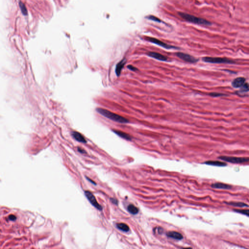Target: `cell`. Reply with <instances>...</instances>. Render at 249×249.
Returning a JSON list of instances; mask_svg holds the SVG:
<instances>
[{
  "label": "cell",
  "instance_id": "6da1fadb",
  "mask_svg": "<svg viewBox=\"0 0 249 249\" xmlns=\"http://www.w3.org/2000/svg\"><path fill=\"white\" fill-rule=\"evenodd\" d=\"M97 111L98 113L101 114V115L114 121L116 122L119 123H128L129 122V120L124 117L122 116L117 114L111 112L106 109L97 108Z\"/></svg>",
  "mask_w": 249,
  "mask_h": 249
},
{
  "label": "cell",
  "instance_id": "7a4b0ae2",
  "mask_svg": "<svg viewBox=\"0 0 249 249\" xmlns=\"http://www.w3.org/2000/svg\"><path fill=\"white\" fill-rule=\"evenodd\" d=\"M179 15L184 20L192 23L199 24V25H206V26L211 25V22H210L208 20L201 18L197 17L190 14H187L185 13L179 12Z\"/></svg>",
  "mask_w": 249,
  "mask_h": 249
},
{
  "label": "cell",
  "instance_id": "3957f363",
  "mask_svg": "<svg viewBox=\"0 0 249 249\" xmlns=\"http://www.w3.org/2000/svg\"><path fill=\"white\" fill-rule=\"evenodd\" d=\"M202 61L204 62L215 64H233L235 63V61L227 58H216L206 56L202 58Z\"/></svg>",
  "mask_w": 249,
  "mask_h": 249
},
{
  "label": "cell",
  "instance_id": "277c9868",
  "mask_svg": "<svg viewBox=\"0 0 249 249\" xmlns=\"http://www.w3.org/2000/svg\"><path fill=\"white\" fill-rule=\"evenodd\" d=\"M218 158L225 162L233 163H243L249 162V158L248 157H236L221 156Z\"/></svg>",
  "mask_w": 249,
  "mask_h": 249
},
{
  "label": "cell",
  "instance_id": "5b68a950",
  "mask_svg": "<svg viewBox=\"0 0 249 249\" xmlns=\"http://www.w3.org/2000/svg\"><path fill=\"white\" fill-rule=\"evenodd\" d=\"M146 40L150 42H152L153 44H155L156 45L160 46L163 47L164 48L167 49L178 48V47L167 44H165V42L161 41L160 40H159L158 39H156V38H154V37H147L146 38Z\"/></svg>",
  "mask_w": 249,
  "mask_h": 249
},
{
  "label": "cell",
  "instance_id": "8992f818",
  "mask_svg": "<svg viewBox=\"0 0 249 249\" xmlns=\"http://www.w3.org/2000/svg\"><path fill=\"white\" fill-rule=\"evenodd\" d=\"M85 195L92 205H93L94 207L99 210L101 211L102 210V207L98 203L95 197L89 191H85Z\"/></svg>",
  "mask_w": 249,
  "mask_h": 249
},
{
  "label": "cell",
  "instance_id": "52a82bcc",
  "mask_svg": "<svg viewBox=\"0 0 249 249\" xmlns=\"http://www.w3.org/2000/svg\"><path fill=\"white\" fill-rule=\"evenodd\" d=\"M176 56L180 58V59H182L183 61H185L186 62L190 63H195L198 62V59L195 58L194 56H192L190 54H185V53H176Z\"/></svg>",
  "mask_w": 249,
  "mask_h": 249
},
{
  "label": "cell",
  "instance_id": "ba28073f",
  "mask_svg": "<svg viewBox=\"0 0 249 249\" xmlns=\"http://www.w3.org/2000/svg\"><path fill=\"white\" fill-rule=\"evenodd\" d=\"M147 54L150 57L154 58L155 59H157L159 61H167V59H168V58H167V56H164L163 54H161L160 53H157V52H150Z\"/></svg>",
  "mask_w": 249,
  "mask_h": 249
},
{
  "label": "cell",
  "instance_id": "9c48e42d",
  "mask_svg": "<svg viewBox=\"0 0 249 249\" xmlns=\"http://www.w3.org/2000/svg\"><path fill=\"white\" fill-rule=\"evenodd\" d=\"M246 80L243 77L237 78L232 81V85L233 88H241L245 83Z\"/></svg>",
  "mask_w": 249,
  "mask_h": 249
},
{
  "label": "cell",
  "instance_id": "30bf717a",
  "mask_svg": "<svg viewBox=\"0 0 249 249\" xmlns=\"http://www.w3.org/2000/svg\"><path fill=\"white\" fill-rule=\"evenodd\" d=\"M127 62V60L125 58L122 59L120 62L117 64L116 68H115V73L117 76H119L121 73L122 70L124 67V65Z\"/></svg>",
  "mask_w": 249,
  "mask_h": 249
},
{
  "label": "cell",
  "instance_id": "8fae6325",
  "mask_svg": "<svg viewBox=\"0 0 249 249\" xmlns=\"http://www.w3.org/2000/svg\"><path fill=\"white\" fill-rule=\"evenodd\" d=\"M211 187L213 188L220 189H224V190H229L232 188L231 185H229L227 184L220 183V182H216L212 184Z\"/></svg>",
  "mask_w": 249,
  "mask_h": 249
},
{
  "label": "cell",
  "instance_id": "7c38bea8",
  "mask_svg": "<svg viewBox=\"0 0 249 249\" xmlns=\"http://www.w3.org/2000/svg\"><path fill=\"white\" fill-rule=\"evenodd\" d=\"M115 134L119 136V137H121L122 138L125 139V140H128V141H131L132 139V137L130 135L127 133L126 132H123L121 131H118V130H114L113 131Z\"/></svg>",
  "mask_w": 249,
  "mask_h": 249
},
{
  "label": "cell",
  "instance_id": "4fadbf2b",
  "mask_svg": "<svg viewBox=\"0 0 249 249\" xmlns=\"http://www.w3.org/2000/svg\"><path fill=\"white\" fill-rule=\"evenodd\" d=\"M167 236L169 237L173 238L174 239L179 240L182 239L183 238V236L181 233L175 231L168 232L167 233Z\"/></svg>",
  "mask_w": 249,
  "mask_h": 249
},
{
  "label": "cell",
  "instance_id": "5bb4252c",
  "mask_svg": "<svg viewBox=\"0 0 249 249\" xmlns=\"http://www.w3.org/2000/svg\"><path fill=\"white\" fill-rule=\"evenodd\" d=\"M205 164L207 165L216 166V167H225L227 165V163L224 162H220L219 161H208L204 163Z\"/></svg>",
  "mask_w": 249,
  "mask_h": 249
},
{
  "label": "cell",
  "instance_id": "9a60e30c",
  "mask_svg": "<svg viewBox=\"0 0 249 249\" xmlns=\"http://www.w3.org/2000/svg\"><path fill=\"white\" fill-rule=\"evenodd\" d=\"M72 136L78 142L83 143H86L87 142L85 139L83 137V136L79 132H73L72 133Z\"/></svg>",
  "mask_w": 249,
  "mask_h": 249
},
{
  "label": "cell",
  "instance_id": "2e32d148",
  "mask_svg": "<svg viewBox=\"0 0 249 249\" xmlns=\"http://www.w3.org/2000/svg\"><path fill=\"white\" fill-rule=\"evenodd\" d=\"M226 204L229 205L233 206L235 207H249V205L246 203H244L243 202H225Z\"/></svg>",
  "mask_w": 249,
  "mask_h": 249
},
{
  "label": "cell",
  "instance_id": "e0dca14e",
  "mask_svg": "<svg viewBox=\"0 0 249 249\" xmlns=\"http://www.w3.org/2000/svg\"><path fill=\"white\" fill-rule=\"evenodd\" d=\"M127 210L129 213L131 214L132 215H136L139 212L138 209L135 206L132 204H129V205L128 206Z\"/></svg>",
  "mask_w": 249,
  "mask_h": 249
},
{
  "label": "cell",
  "instance_id": "ac0fdd59",
  "mask_svg": "<svg viewBox=\"0 0 249 249\" xmlns=\"http://www.w3.org/2000/svg\"><path fill=\"white\" fill-rule=\"evenodd\" d=\"M116 226L120 230L123 231L124 232H127L129 231V226L124 223H118L116 224Z\"/></svg>",
  "mask_w": 249,
  "mask_h": 249
},
{
  "label": "cell",
  "instance_id": "d6986e66",
  "mask_svg": "<svg viewBox=\"0 0 249 249\" xmlns=\"http://www.w3.org/2000/svg\"><path fill=\"white\" fill-rule=\"evenodd\" d=\"M146 19L149 20H152L154 22H162V20H161L160 19L156 17L155 16L149 15L146 17Z\"/></svg>",
  "mask_w": 249,
  "mask_h": 249
},
{
  "label": "cell",
  "instance_id": "ffe728a7",
  "mask_svg": "<svg viewBox=\"0 0 249 249\" xmlns=\"http://www.w3.org/2000/svg\"><path fill=\"white\" fill-rule=\"evenodd\" d=\"M240 89V93H245V92H249V84L247 83H245L242 87Z\"/></svg>",
  "mask_w": 249,
  "mask_h": 249
},
{
  "label": "cell",
  "instance_id": "44dd1931",
  "mask_svg": "<svg viewBox=\"0 0 249 249\" xmlns=\"http://www.w3.org/2000/svg\"><path fill=\"white\" fill-rule=\"evenodd\" d=\"M235 212L242 214L243 215H246L249 216V210H241V209H234L233 210Z\"/></svg>",
  "mask_w": 249,
  "mask_h": 249
},
{
  "label": "cell",
  "instance_id": "7402d4cb",
  "mask_svg": "<svg viewBox=\"0 0 249 249\" xmlns=\"http://www.w3.org/2000/svg\"><path fill=\"white\" fill-rule=\"evenodd\" d=\"M209 95L211 97H222V96H224V95L222 94V93H210L209 94Z\"/></svg>",
  "mask_w": 249,
  "mask_h": 249
},
{
  "label": "cell",
  "instance_id": "603a6c76",
  "mask_svg": "<svg viewBox=\"0 0 249 249\" xmlns=\"http://www.w3.org/2000/svg\"><path fill=\"white\" fill-rule=\"evenodd\" d=\"M128 68L129 69V70H131V71H133V72H135V71H137L138 70L137 68H136V67H134L133 66L131 65H128Z\"/></svg>",
  "mask_w": 249,
  "mask_h": 249
},
{
  "label": "cell",
  "instance_id": "cb8c5ba5",
  "mask_svg": "<svg viewBox=\"0 0 249 249\" xmlns=\"http://www.w3.org/2000/svg\"><path fill=\"white\" fill-rule=\"evenodd\" d=\"M8 219L11 221H15L16 220V216L13 215H11L8 216Z\"/></svg>",
  "mask_w": 249,
  "mask_h": 249
},
{
  "label": "cell",
  "instance_id": "d4e9b609",
  "mask_svg": "<svg viewBox=\"0 0 249 249\" xmlns=\"http://www.w3.org/2000/svg\"><path fill=\"white\" fill-rule=\"evenodd\" d=\"M78 151H79L81 153H86V151L84 150H83V149L80 148H78Z\"/></svg>",
  "mask_w": 249,
  "mask_h": 249
},
{
  "label": "cell",
  "instance_id": "484cf974",
  "mask_svg": "<svg viewBox=\"0 0 249 249\" xmlns=\"http://www.w3.org/2000/svg\"><path fill=\"white\" fill-rule=\"evenodd\" d=\"M111 201H112V203H114V204H117V202H118V201L117 199H111Z\"/></svg>",
  "mask_w": 249,
  "mask_h": 249
},
{
  "label": "cell",
  "instance_id": "4316f807",
  "mask_svg": "<svg viewBox=\"0 0 249 249\" xmlns=\"http://www.w3.org/2000/svg\"><path fill=\"white\" fill-rule=\"evenodd\" d=\"M86 178L87 179V180H88V181H90V182H92V184H95V185H96V184H95V182H93V181H92L90 179H89V178H88L86 177Z\"/></svg>",
  "mask_w": 249,
  "mask_h": 249
}]
</instances>
